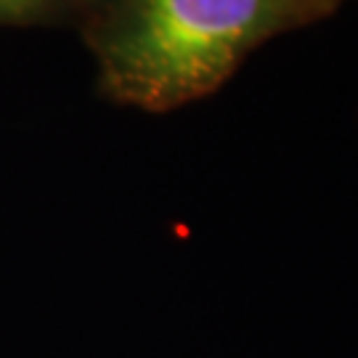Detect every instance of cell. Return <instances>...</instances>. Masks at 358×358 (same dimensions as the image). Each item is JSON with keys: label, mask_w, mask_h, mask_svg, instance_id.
<instances>
[{"label": "cell", "mask_w": 358, "mask_h": 358, "mask_svg": "<svg viewBox=\"0 0 358 358\" xmlns=\"http://www.w3.org/2000/svg\"><path fill=\"white\" fill-rule=\"evenodd\" d=\"M93 3H99V0H80V8H83V11H85V8H90V6H93ZM80 16H83V13H80Z\"/></svg>", "instance_id": "4"}, {"label": "cell", "mask_w": 358, "mask_h": 358, "mask_svg": "<svg viewBox=\"0 0 358 358\" xmlns=\"http://www.w3.org/2000/svg\"><path fill=\"white\" fill-rule=\"evenodd\" d=\"M313 3H319L321 8H327L329 13H334L340 6H343V3H345V0H313Z\"/></svg>", "instance_id": "3"}, {"label": "cell", "mask_w": 358, "mask_h": 358, "mask_svg": "<svg viewBox=\"0 0 358 358\" xmlns=\"http://www.w3.org/2000/svg\"><path fill=\"white\" fill-rule=\"evenodd\" d=\"M80 13V0H0V27L66 24Z\"/></svg>", "instance_id": "2"}, {"label": "cell", "mask_w": 358, "mask_h": 358, "mask_svg": "<svg viewBox=\"0 0 358 358\" xmlns=\"http://www.w3.org/2000/svg\"><path fill=\"white\" fill-rule=\"evenodd\" d=\"M327 16L313 0H99L77 24L103 96L162 115L220 90L263 43Z\"/></svg>", "instance_id": "1"}]
</instances>
